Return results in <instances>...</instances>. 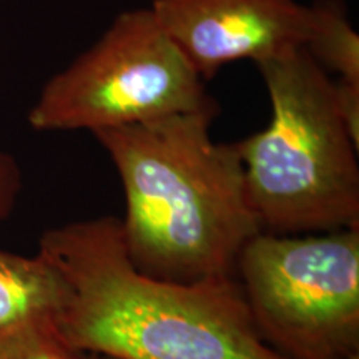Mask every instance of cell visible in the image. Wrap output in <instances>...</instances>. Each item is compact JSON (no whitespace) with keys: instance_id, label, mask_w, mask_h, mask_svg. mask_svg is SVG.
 Wrapping results in <instances>:
<instances>
[{"instance_id":"obj_1","label":"cell","mask_w":359,"mask_h":359,"mask_svg":"<svg viewBox=\"0 0 359 359\" xmlns=\"http://www.w3.org/2000/svg\"><path fill=\"white\" fill-rule=\"evenodd\" d=\"M39 253L65 283L55 313L77 351L107 359H288L255 330L236 278L177 283L130 259L116 217L50 228Z\"/></svg>"},{"instance_id":"obj_2","label":"cell","mask_w":359,"mask_h":359,"mask_svg":"<svg viewBox=\"0 0 359 359\" xmlns=\"http://www.w3.org/2000/svg\"><path fill=\"white\" fill-rule=\"evenodd\" d=\"M218 111L93 133L123 187L125 248L147 275L177 283L233 276L240 251L262 231L236 143L212 138Z\"/></svg>"},{"instance_id":"obj_3","label":"cell","mask_w":359,"mask_h":359,"mask_svg":"<svg viewBox=\"0 0 359 359\" xmlns=\"http://www.w3.org/2000/svg\"><path fill=\"white\" fill-rule=\"evenodd\" d=\"M257 67L271 116L236 148L262 231L304 235L359 226V147L339 115L334 80L304 47Z\"/></svg>"},{"instance_id":"obj_4","label":"cell","mask_w":359,"mask_h":359,"mask_svg":"<svg viewBox=\"0 0 359 359\" xmlns=\"http://www.w3.org/2000/svg\"><path fill=\"white\" fill-rule=\"evenodd\" d=\"M213 109L219 107L205 80L147 7L118 13L92 47L48 79L27 120L37 132L93 135Z\"/></svg>"},{"instance_id":"obj_5","label":"cell","mask_w":359,"mask_h":359,"mask_svg":"<svg viewBox=\"0 0 359 359\" xmlns=\"http://www.w3.org/2000/svg\"><path fill=\"white\" fill-rule=\"evenodd\" d=\"M264 344L288 359L359 351V226L304 235L259 231L236 259Z\"/></svg>"},{"instance_id":"obj_6","label":"cell","mask_w":359,"mask_h":359,"mask_svg":"<svg viewBox=\"0 0 359 359\" xmlns=\"http://www.w3.org/2000/svg\"><path fill=\"white\" fill-rule=\"evenodd\" d=\"M150 11L203 80L303 47L311 17L298 0H154Z\"/></svg>"},{"instance_id":"obj_7","label":"cell","mask_w":359,"mask_h":359,"mask_svg":"<svg viewBox=\"0 0 359 359\" xmlns=\"http://www.w3.org/2000/svg\"><path fill=\"white\" fill-rule=\"evenodd\" d=\"M65 283L43 255L25 257L0 250V333L45 313H58Z\"/></svg>"},{"instance_id":"obj_8","label":"cell","mask_w":359,"mask_h":359,"mask_svg":"<svg viewBox=\"0 0 359 359\" xmlns=\"http://www.w3.org/2000/svg\"><path fill=\"white\" fill-rule=\"evenodd\" d=\"M309 15L304 50L327 74L359 82V34L343 0H314Z\"/></svg>"},{"instance_id":"obj_9","label":"cell","mask_w":359,"mask_h":359,"mask_svg":"<svg viewBox=\"0 0 359 359\" xmlns=\"http://www.w3.org/2000/svg\"><path fill=\"white\" fill-rule=\"evenodd\" d=\"M57 325L55 313L37 314L0 333V359H83Z\"/></svg>"},{"instance_id":"obj_10","label":"cell","mask_w":359,"mask_h":359,"mask_svg":"<svg viewBox=\"0 0 359 359\" xmlns=\"http://www.w3.org/2000/svg\"><path fill=\"white\" fill-rule=\"evenodd\" d=\"M24 178L19 161L0 148V223L6 222L19 203Z\"/></svg>"},{"instance_id":"obj_11","label":"cell","mask_w":359,"mask_h":359,"mask_svg":"<svg viewBox=\"0 0 359 359\" xmlns=\"http://www.w3.org/2000/svg\"><path fill=\"white\" fill-rule=\"evenodd\" d=\"M334 95L339 115L353 142L359 147V82L334 80Z\"/></svg>"},{"instance_id":"obj_12","label":"cell","mask_w":359,"mask_h":359,"mask_svg":"<svg viewBox=\"0 0 359 359\" xmlns=\"http://www.w3.org/2000/svg\"><path fill=\"white\" fill-rule=\"evenodd\" d=\"M338 359H359V351L344 354V356H341V358H338Z\"/></svg>"},{"instance_id":"obj_13","label":"cell","mask_w":359,"mask_h":359,"mask_svg":"<svg viewBox=\"0 0 359 359\" xmlns=\"http://www.w3.org/2000/svg\"><path fill=\"white\" fill-rule=\"evenodd\" d=\"M83 359H100V358L95 356V354H85Z\"/></svg>"},{"instance_id":"obj_14","label":"cell","mask_w":359,"mask_h":359,"mask_svg":"<svg viewBox=\"0 0 359 359\" xmlns=\"http://www.w3.org/2000/svg\"><path fill=\"white\" fill-rule=\"evenodd\" d=\"M100 359H107V358H100Z\"/></svg>"}]
</instances>
